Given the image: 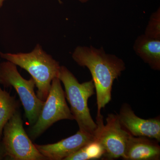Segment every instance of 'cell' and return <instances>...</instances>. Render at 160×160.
<instances>
[{"label":"cell","instance_id":"obj_17","mask_svg":"<svg viewBox=\"0 0 160 160\" xmlns=\"http://www.w3.org/2000/svg\"><path fill=\"white\" fill-rule=\"evenodd\" d=\"M78 1H79V2H81L84 3L87 2H88L89 0H78Z\"/></svg>","mask_w":160,"mask_h":160},{"label":"cell","instance_id":"obj_13","mask_svg":"<svg viewBox=\"0 0 160 160\" xmlns=\"http://www.w3.org/2000/svg\"><path fill=\"white\" fill-rule=\"evenodd\" d=\"M105 151L97 141H93L86 144L64 160H89L98 159L103 157Z\"/></svg>","mask_w":160,"mask_h":160},{"label":"cell","instance_id":"obj_12","mask_svg":"<svg viewBox=\"0 0 160 160\" xmlns=\"http://www.w3.org/2000/svg\"><path fill=\"white\" fill-rule=\"evenodd\" d=\"M20 106L16 96H11L0 86V140L2 139L4 126Z\"/></svg>","mask_w":160,"mask_h":160},{"label":"cell","instance_id":"obj_8","mask_svg":"<svg viewBox=\"0 0 160 160\" xmlns=\"http://www.w3.org/2000/svg\"><path fill=\"white\" fill-rule=\"evenodd\" d=\"M118 117L122 126L132 136L160 142V117L149 119L138 117L127 103L123 104Z\"/></svg>","mask_w":160,"mask_h":160},{"label":"cell","instance_id":"obj_11","mask_svg":"<svg viewBox=\"0 0 160 160\" xmlns=\"http://www.w3.org/2000/svg\"><path fill=\"white\" fill-rule=\"evenodd\" d=\"M133 49L136 54L152 69L160 70V40L141 35L135 41Z\"/></svg>","mask_w":160,"mask_h":160},{"label":"cell","instance_id":"obj_1","mask_svg":"<svg viewBox=\"0 0 160 160\" xmlns=\"http://www.w3.org/2000/svg\"><path fill=\"white\" fill-rule=\"evenodd\" d=\"M72 59L90 71L96 92L97 115L111 101L113 82L126 69L122 59L106 53L103 48L78 46L72 55Z\"/></svg>","mask_w":160,"mask_h":160},{"label":"cell","instance_id":"obj_3","mask_svg":"<svg viewBox=\"0 0 160 160\" xmlns=\"http://www.w3.org/2000/svg\"><path fill=\"white\" fill-rule=\"evenodd\" d=\"M58 78L65 87L66 98L79 130L94 136L97 124L92 118L88 105V99L95 93L93 81L79 82L74 75L65 66H61Z\"/></svg>","mask_w":160,"mask_h":160},{"label":"cell","instance_id":"obj_6","mask_svg":"<svg viewBox=\"0 0 160 160\" xmlns=\"http://www.w3.org/2000/svg\"><path fill=\"white\" fill-rule=\"evenodd\" d=\"M7 157L14 160H47L26 133L19 109L6 123L2 139Z\"/></svg>","mask_w":160,"mask_h":160},{"label":"cell","instance_id":"obj_2","mask_svg":"<svg viewBox=\"0 0 160 160\" xmlns=\"http://www.w3.org/2000/svg\"><path fill=\"white\" fill-rule=\"evenodd\" d=\"M0 58L28 72L35 82L38 97L43 102L46 101L52 80L58 78L61 66L41 45L37 44L29 52L13 53L0 52Z\"/></svg>","mask_w":160,"mask_h":160},{"label":"cell","instance_id":"obj_9","mask_svg":"<svg viewBox=\"0 0 160 160\" xmlns=\"http://www.w3.org/2000/svg\"><path fill=\"white\" fill-rule=\"evenodd\" d=\"M94 140V136L79 130L73 135L57 143L34 145L40 153L47 160H64L86 144Z\"/></svg>","mask_w":160,"mask_h":160},{"label":"cell","instance_id":"obj_16","mask_svg":"<svg viewBox=\"0 0 160 160\" xmlns=\"http://www.w3.org/2000/svg\"><path fill=\"white\" fill-rule=\"evenodd\" d=\"M8 0H0V9L2 7L4 3Z\"/></svg>","mask_w":160,"mask_h":160},{"label":"cell","instance_id":"obj_4","mask_svg":"<svg viewBox=\"0 0 160 160\" xmlns=\"http://www.w3.org/2000/svg\"><path fill=\"white\" fill-rule=\"evenodd\" d=\"M0 85L5 88L13 87L17 92L25 110L29 125L37 121L44 102L40 99L34 91L35 82L32 78H23L17 66L6 61L0 62Z\"/></svg>","mask_w":160,"mask_h":160},{"label":"cell","instance_id":"obj_5","mask_svg":"<svg viewBox=\"0 0 160 160\" xmlns=\"http://www.w3.org/2000/svg\"><path fill=\"white\" fill-rule=\"evenodd\" d=\"M66 98L61 81L55 78L37 121L28 129V135L32 140L35 141L58 121L74 120Z\"/></svg>","mask_w":160,"mask_h":160},{"label":"cell","instance_id":"obj_15","mask_svg":"<svg viewBox=\"0 0 160 160\" xmlns=\"http://www.w3.org/2000/svg\"><path fill=\"white\" fill-rule=\"evenodd\" d=\"M7 157V153L2 142L0 140V160H2Z\"/></svg>","mask_w":160,"mask_h":160},{"label":"cell","instance_id":"obj_18","mask_svg":"<svg viewBox=\"0 0 160 160\" xmlns=\"http://www.w3.org/2000/svg\"><path fill=\"white\" fill-rule=\"evenodd\" d=\"M58 1L60 3H62V2H61V0H58Z\"/></svg>","mask_w":160,"mask_h":160},{"label":"cell","instance_id":"obj_10","mask_svg":"<svg viewBox=\"0 0 160 160\" xmlns=\"http://www.w3.org/2000/svg\"><path fill=\"white\" fill-rule=\"evenodd\" d=\"M125 160H159L160 146L157 140L146 137L131 136L128 139Z\"/></svg>","mask_w":160,"mask_h":160},{"label":"cell","instance_id":"obj_7","mask_svg":"<svg viewBox=\"0 0 160 160\" xmlns=\"http://www.w3.org/2000/svg\"><path fill=\"white\" fill-rule=\"evenodd\" d=\"M104 125L102 114L97 116V129L95 133V141L102 146L106 159H123L128 139L131 135L122 126L118 114L110 113L106 119Z\"/></svg>","mask_w":160,"mask_h":160},{"label":"cell","instance_id":"obj_19","mask_svg":"<svg viewBox=\"0 0 160 160\" xmlns=\"http://www.w3.org/2000/svg\"><path fill=\"white\" fill-rule=\"evenodd\" d=\"M0 61H1V58H0Z\"/></svg>","mask_w":160,"mask_h":160},{"label":"cell","instance_id":"obj_14","mask_svg":"<svg viewBox=\"0 0 160 160\" xmlns=\"http://www.w3.org/2000/svg\"><path fill=\"white\" fill-rule=\"evenodd\" d=\"M144 35L147 37L160 40V8L150 16Z\"/></svg>","mask_w":160,"mask_h":160}]
</instances>
